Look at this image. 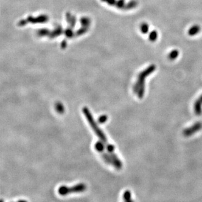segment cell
<instances>
[{"label": "cell", "mask_w": 202, "mask_h": 202, "mask_svg": "<svg viewBox=\"0 0 202 202\" xmlns=\"http://www.w3.org/2000/svg\"><path fill=\"white\" fill-rule=\"evenodd\" d=\"M156 66L155 65H151L138 76L137 82L134 87V92L135 93H137L138 97L140 98L143 97L145 93V79L152 72H154Z\"/></svg>", "instance_id": "1"}, {"label": "cell", "mask_w": 202, "mask_h": 202, "mask_svg": "<svg viewBox=\"0 0 202 202\" xmlns=\"http://www.w3.org/2000/svg\"><path fill=\"white\" fill-rule=\"evenodd\" d=\"M83 113L85 116L88 123H89L92 128L93 129L94 132L97 134L98 137L100 138L102 141L105 144L106 147H107L108 145H110L107 141V138L106 137L105 134L103 133V131L101 130V129L98 126L97 123L93 119V117L92 115L89 110L88 109L87 107H84L83 109Z\"/></svg>", "instance_id": "2"}, {"label": "cell", "mask_w": 202, "mask_h": 202, "mask_svg": "<svg viewBox=\"0 0 202 202\" xmlns=\"http://www.w3.org/2000/svg\"><path fill=\"white\" fill-rule=\"evenodd\" d=\"M86 188V185L84 184H80L77 185H75L73 187L69 188L67 186H61L58 189V193L60 195H65L71 193H78L83 191Z\"/></svg>", "instance_id": "3"}, {"label": "cell", "mask_w": 202, "mask_h": 202, "mask_svg": "<svg viewBox=\"0 0 202 202\" xmlns=\"http://www.w3.org/2000/svg\"><path fill=\"white\" fill-rule=\"evenodd\" d=\"M202 128V123L200 122H197L195 123L192 126L186 128L183 131V135L185 137H190L194 134L198 132L199 130H201Z\"/></svg>", "instance_id": "4"}, {"label": "cell", "mask_w": 202, "mask_h": 202, "mask_svg": "<svg viewBox=\"0 0 202 202\" xmlns=\"http://www.w3.org/2000/svg\"><path fill=\"white\" fill-rule=\"evenodd\" d=\"M200 31V26L198 25H193L188 30V34L190 36H194L196 34H198Z\"/></svg>", "instance_id": "5"}, {"label": "cell", "mask_w": 202, "mask_h": 202, "mask_svg": "<svg viewBox=\"0 0 202 202\" xmlns=\"http://www.w3.org/2000/svg\"><path fill=\"white\" fill-rule=\"evenodd\" d=\"M179 54V52L176 50H172L169 54V58L171 60H174L176 58Z\"/></svg>", "instance_id": "6"}, {"label": "cell", "mask_w": 202, "mask_h": 202, "mask_svg": "<svg viewBox=\"0 0 202 202\" xmlns=\"http://www.w3.org/2000/svg\"><path fill=\"white\" fill-rule=\"evenodd\" d=\"M158 38V32L156 30L152 31L149 34V40L152 42H155Z\"/></svg>", "instance_id": "7"}, {"label": "cell", "mask_w": 202, "mask_h": 202, "mask_svg": "<svg viewBox=\"0 0 202 202\" xmlns=\"http://www.w3.org/2000/svg\"><path fill=\"white\" fill-rule=\"evenodd\" d=\"M141 30L144 34L147 33L149 31V25L147 23H143L141 25Z\"/></svg>", "instance_id": "8"}, {"label": "cell", "mask_w": 202, "mask_h": 202, "mask_svg": "<svg viewBox=\"0 0 202 202\" xmlns=\"http://www.w3.org/2000/svg\"><path fill=\"white\" fill-rule=\"evenodd\" d=\"M124 199L126 201H130V200H131V193H130V191L127 190V191H126L124 193Z\"/></svg>", "instance_id": "9"}, {"label": "cell", "mask_w": 202, "mask_h": 202, "mask_svg": "<svg viewBox=\"0 0 202 202\" xmlns=\"http://www.w3.org/2000/svg\"><path fill=\"white\" fill-rule=\"evenodd\" d=\"M56 110L59 113H62L64 111V108L63 105H62L61 103H58L56 105Z\"/></svg>", "instance_id": "10"}, {"label": "cell", "mask_w": 202, "mask_h": 202, "mask_svg": "<svg viewBox=\"0 0 202 202\" xmlns=\"http://www.w3.org/2000/svg\"><path fill=\"white\" fill-rule=\"evenodd\" d=\"M107 119H108V117L107 116H101V117L98 119V122L100 124H103V123H105Z\"/></svg>", "instance_id": "11"}, {"label": "cell", "mask_w": 202, "mask_h": 202, "mask_svg": "<svg viewBox=\"0 0 202 202\" xmlns=\"http://www.w3.org/2000/svg\"><path fill=\"white\" fill-rule=\"evenodd\" d=\"M198 101L200 103H202V95L198 99H197Z\"/></svg>", "instance_id": "12"}]
</instances>
